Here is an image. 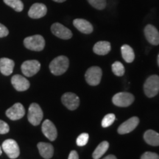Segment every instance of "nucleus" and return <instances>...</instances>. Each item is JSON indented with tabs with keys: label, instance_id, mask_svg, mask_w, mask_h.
I'll use <instances>...</instances> for the list:
<instances>
[{
	"label": "nucleus",
	"instance_id": "obj_36",
	"mask_svg": "<svg viewBox=\"0 0 159 159\" xmlns=\"http://www.w3.org/2000/svg\"><path fill=\"white\" fill-rule=\"evenodd\" d=\"M2 149H1V148H0V155H2Z\"/></svg>",
	"mask_w": 159,
	"mask_h": 159
},
{
	"label": "nucleus",
	"instance_id": "obj_30",
	"mask_svg": "<svg viewBox=\"0 0 159 159\" xmlns=\"http://www.w3.org/2000/svg\"><path fill=\"white\" fill-rule=\"evenodd\" d=\"M8 125L2 120H0V134H6L9 132Z\"/></svg>",
	"mask_w": 159,
	"mask_h": 159
},
{
	"label": "nucleus",
	"instance_id": "obj_7",
	"mask_svg": "<svg viewBox=\"0 0 159 159\" xmlns=\"http://www.w3.org/2000/svg\"><path fill=\"white\" fill-rule=\"evenodd\" d=\"M2 150L10 158L15 159L20 154L19 147L17 142L13 139H7L2 144Z\"/></svg>",
	"mask_w": 159,
	"mask_h": 159
},
{
	"label": "nucleus",
	"instance_id": "obj_31",
	"mask_svg": "<svg viewBox=\"0 0 159 159\" xmlns=\"http://www.w3.org/2000/svg\"><path fill=\"white\" fill-rule=\"evenodd\" d=\"M9 31L7 27L2 24H0V38H3L7 36L8 35Z\"/></svg>",
	"mask_w": 159,
	"mask_h": 159
},
{
	"label": "nucleus",
	"instance_id": "obj_26",
	"mask_svg": "<svg viewBox=\"0 0 159 159\" xmlns=\"http://www.w3.org/2000/svg\"><path fill=\"white\" fill-rule=\"evenodd\" d=\"M115 119H116V116L114 114H108L103 118L101 125L103 128H108L114 122Z\"/></svg>",
	"mask_w": 159,
	"mask_h": 159
},
{
	"label": "nucleus",
	"instance_id": "obj_27",
	"mask_svg": "<svg viewBox=\"0 0 159 159\" xmlns=\"http://www.w3.org/2000/svg\"><path fill=\"white\" fill-rule=\"evenodd\" d=\"M89 3L97 10H103L106 7V0H87Z\"/></svg>",
	"mask_w": 159,
	"mask_h": 159
},
{
	"label": "nucleus",
	"instance_id": "obj_14",
	"mask_svg": "<svg viewBox=\"0 0 159 159\" xmlns=\"http://www.w3.org/2000/svg\"><path fill=\"white\" fill-rule=\"evenodd\" d=\"M42 132L44 136L47 137L49 140L55 141L57 136V129L55 128V125L49 119H47L42 124Z\"/></svg>",
	"mask_w": 159,
	"mask_h": 159
},
{
	"label": "nucleus",
	"instance_id": "obj_22",
	"mask_svg": "<svg viewBox=\"0 0 159 159\" xmlns=\"http://www.w3.org/2000/svg\"><path fill=\"white\" fill-rule=\"evenodd\" d=\"M121 52L123 59L127 63H132L135 59V54L134 49H133L129 45L125 44L121 47Z\"/></svg>",
	"mask_w": 159,
	"mask_h": 159
},
{
	"label": "nucleus",
	"instance_id": "obj_18",
	"mask_svg": "<svg viewBox=\"0 0 159 159\" xmlns=\"http://www.w3.org/2000/svg\"><path fill=\"white\" fill-rule=\"evenodd\" d=\"M14 65V62L11 59L2 57L0 59V71L2 75L8 76L13 72Z\"/></svg>",
	"mask_w": 159,
	"mask_h": 159
},
{
	"label": "nucleus",
	"instance_id": "obj_32",
	"mask_svg": "<svg viewBox=\"0 0 159 159\" xmlns=\"http://www.w3.org/2000/svg\"><path fill=\"white\" fill-rule=\"evenodd\" d=\"M68 159H79V156L77 152L75 150H72L69 154Z\"/></svg>",
	"mask_w": 159,
	"mask_h": 159
},
{
	"label": "nucleus",
	"instance_id": "obj_25",
	"mask_svg": "<svg viewBox=\"0 0 159 159\" xmlns=\"http://www.w3.org/2000/svg\"><path fill=\"white\" fill-rule=\"evenodd\" d=\"M112 71L116 76L122 77L125 74V67L119 61H116L112 64Z\"/></svg>",
	"mask_w": 159,
	"mask_h": 159
},
{
	"label": "nucleus",
	"instance_id": "obj_24",
	"mask_svg": "<svg viewBox=\"0 0 159 159\" xmlns=\"http://www.w3.org/2000/svg\"><path fill=\"white\" fill-rule=\"evenodd\" d=\"M4 2L17 12L22 11L24 9V4L21 0H4Z\"/></svg>",
	"mask_w": 159,
	"mask_h": 159
},
{
	"label": "nucleus",
	"instance_id": "obj_20",
	"mask_svg": "<svg viewBox=\"0 0 159 159\" xmlns=\"http://www.w3.org/2000/svg\"><path fill=\"white\" fill-rule=\"evenodd\" d=\"M144 139L147 144L151 146H159V134L156 131L148 130L144 133Z\"/></svg>",
	"mask_w": 159,
	"mask_h": 159
},
{
	"label": "nucleus",
	"instance_id": "obj_8",
	"mask_svg": "<svg viewBox=\"0 0 159 159\" xmlns=\"http://www.w3.org/2000/svg\"><path fill=\"white\" fill-rule=\"evenodd\" d=\"M21 71L26 77H32L39 72L41 63L36 60L26 61L21 65Z\"/></svg>",
	"mask_w": 159,
	"mask_h": 159
},
{
	"label": "nucleus",
	"instance_id": "obj_4",
	"mask_svg": "<svg viewBox=\"0 0 159 159\" xmlns=\"http://www.w3.org/2000/svg\"><path fill=\"white\" fill-rule=\"evenodd\" d=\"M43 116V111L37 103H32L29 108L28 121L34 126H37L41 123Z\"/></svg>",
	"mask_w": 159,
	"mask_h": 159
},
{
	"label": "nucleus",
	"instance_id": "obj_29",
	"mask_svg": "<svg viewBox=\"0 0 159 159\" xmlns=\"http://www.w3.org/2000/svg\"><path fill=\"white\" fill-rule=\"evenodd\" d=\"M141 159H159V156L156 152H146L142 155Z\"/></svg>",
	"mask_w": 159,
	"mask_h": 159
},
{
	"label": "nucleus",
	"instance_id": "obj_6",
	"mask_svg": "<svg viewBox=\"0 0 159 159\" xmlns=\"http://www.w3.org/2000/svg\"><path fill=\"white\" fill-rule=\"evenodd\" d=\"M113 103L118 107H128L134 102V96L128 92H119L112 98Z\"/></svg>",
	"mask_w": 159,
	"mask_h": 159
},
{
	"label": "nucleus",
	"instance_id": "obj_13",
	"mask_svg": "<svg viewBox=\"0 0 159 159\" xmlns=\"http://www.w3.org/2000/svg\"><path fill=\"white\" fill-rule=\"evenodd\" d=\"M144 35L148 41L152 45L159 44V32L152 25H148L144 28Z\"/></svg>",
	"mask_w": 159,
	"mask_h": 159
},
{
	"label": "nucleus",
	"instance_id": "obj_16",
	"mask_svg": "<svg viewBox=\"0 0 159 159\" xmlns=\"http://www.w3.org/2000/svg\"><path fill=\"white\" fill-rule=\"evenodd\" d=\"M11 83L16 90L18 91H24L30 88V82L25 77L19 75H16L11 79Z\"/></svg>",
	"mask_w": 159,
	"mask_h": 159
},
{
	"label": "nucleus",
	"instance_id": "obj_12",
	"mask_svg": "<svg viewBox=\"0 0 159 159\" xmlns=\"http://www.w3.org/2000/svg\"><path fill=\"white\" fill-rule=\"evenodd\" d=\"M139 123V119L136 116L131 117L125 122H123L118 128V133L119 134H127L133 131L138 126Z\"/></svg>",
	"mask_w": 159,
	"mask_h": 159
},
{
	"label": "nucleus",
	"instance_id": "obj_17",
	"mask_svg": "<svg viewBox=\"0 0 159 159\" xmlns=\"http://www.w3.org/2000/svg\"><path fill=\"white\" fill-rule=\"evenodd\" d=\"M73 25L80 32L84 34H90L93 32V26L90 22L83 19H76L73 21Z\"/></svg>",
	"mask_w": 159,
	"mask_h": 159
},
{
	"label": "nucleus",
	"instance_id": "obj_10",
	"mask_svg": "<svg viewBox=\"0 0 159 159\" xmlns=\"http://www.w3.org/2000/svg\"><path fill=\"white\" fill-rule=\"evenodd\" d=\"M52 33L55 36L61 39H70L72 37V33L70 30L60 23H55L51 27Z\"/></svg>",
	"mask_w": 159,
	"mask_h": 159
},
{
	"label": "nucleus",
	"instance_id": "obj_21",
	"mask_svg": "<svg viewBox=\"0 0 159 159\" xmlns=\"http://www.w3.org/2000/svg\"><path fill=\"white\" fill-rule=\"evenodd\" d=\"M111 43L108 41H98L94 46V52L99 55H105L111 51Z\"/></svg>",
	"mask_w": 159,
	"mask_h": 159
},
{
	"label": "nucleus",
	"instance_id": "obj_2",
	"mask_svg": "<svg viewBox=\"0 0 159 159\" xmlns=\"http://www.w3.org/2000/svg\"><path fill=\"white\" fill-rule=\"evenodd\" d=\"M144 91L149 98L156 96L159 92V76L154 75L149 77L144 84Z\"/></svg>",
	"mask_w": 159,
	"mask_h": 159
},
{
	"label": "nucleus",
	"instance_id": "obj_15",
	"mask_svg": "<svg viewBox=\"0 0 159 159\" xmlns=\"http://www.w3.org/2000/svg\"><path fill=\"white\" fill-rule=\"evenodd\" d=\"M47 8L45 5L41 3H35L31 6L29 10L28 16L32 19H40L47 14Z\"/></svg>",
	"mask_w": 159,
	"mask_h": 159
},
{
	"label": "nucleus",
	"instance_id": "obj_35",
	"mask_svg": "<svg viewBox=\"0 0 159 159\" xmlns=\"http://www.w3.org/2000/svg\"><path fill=\"white\" fill-rule=\"evenodd\" d=\"M158 66H159V54H158Z\"/></svg>",
	"mask_w": 159,
	"mask_h": 159
},
{
	"label": "nucleus",
	"instance_id": "obj_34",
	"mask_svg": "<svg viewBox=\"0 0 159 159\" xmlns=\"http://www.w3.org/2000/svg\"><path fill=\"white\" fill-rule=\"evenodd\" d=\"M54 2H59V3H61V2H65L66 0H53Z\"/></svg>",
	"mask_w": 159,
	"mask_h": 159
},
{
	"label": "nucleus",
	"instance_id": "obj_33",
	"mask_svg": "<svg viewBox=\"0 0 159 159\" xmlns=\"http://www.w3.org/2000/svg\"><path fill=\"white\" fill-rule=\"evenodd\" d=\"M103 159H117L116 158V156H114V155H109V156L105 157Z\"/></svg>",
	"mask_w": 159,
	"mask_h": 159
},
{
	"label": "nucleus",
	"instance_id": "obj_3",
	"mask_svg": "<svg viewBox=\"0 0 159 159\" xmlns=\"http://www.w3.org/2000/svg\"><path fill=\"white\" fill-rule=\"evenodd\" d=\"M24 44L27 49L33 51H41L45 47L44 39L40 35L27 37L24 40Z\"/></svg>",
	"mask_w": 159,
	"mask_h": 159
},
{
	"label": "nucleus",
	"instance_id": "obj_9",
	"mask_svg": "<svg viewBox=\"0 0 159 159\" xmlns=\"http://www.w3.org/2000/svg\"><path fill=\"white\" fill-rule=\"evenodd\" d=\"M61 101H62L63 104L69 110L71 111H74L75 109H77L80 105L79 97L74 93H65L61 97Z\"/></svg>",
	"mask_w": 159,
	"mask_h": 159
},
{
	"label": "nucleus",
	"instance_id": "obj_23",
	"mask_svg": "<svg viewBox=\"0 0 159 159\" xmlns=\"http://www.w3.org/2000/svg\"><path fill=\"white\" fill-rule=\"evenodd\" d=\"M109 148V143L106 141L101 142L97 148L95 149L92 154V157L94 159H99L104 155Z\"/></svg>",
	"mask_w": 159,
	"mask_h": 159
},
{
	"label": "nucleus",
	"instance_id": "obj_5",
	"mask_svg": "<svg viewBox=\"0 0 159 159\" xmlns=\"http://www.w3.org/2000/svg\"><path fill=\"white\" fill-rule=\"evenodd\" d=\"M102 75V69L99 66H91L85 72V80L90 85H97L100 83Z\"/></svg>",
	"mask_w": 159,
	"mask_h": 159
},
{
	"label": "nucleus",
	"instance_id": "obj_11",
	"mask_svg": "<svg viewBox=\"0 0 159 159\" xmlns=\"http://www.w3.org/2000/svg\"><path fill=\"white\" fill-rule=\"evenodd\" d=\"M25 108L21 103H16L6 111V116L12 120H18L25 116Z\"/></svg>",
	"mask_w": 159,
	"mask_h": 159
},
{
	"label": "nucleus",
	"instance_id": "obj_1",
	"mask_svg": "<svg viewBox=\"0 0 159 159\" xmlns=\"http://www.w3.org/2000/svg\"><path fill=\"white\" fill-rule=\"evenodd\" d=\"M69 61L68 57L61 55L52 61L49 64V69L53 75L58 76V75H63L66 71L69 68Z\"/></svg>",
	"mask_w": 159,
	"mask_h": 159
},
{
	"label": "nucleus",
	"instance_id": "obj_28",
	"mask_svg": "<svg viewBox=\"0 0 159 159\" xmlns=\"http://www.w3.org/2000/svg\"><path fill=\"white\" fill-rule=\"evenodd\" d=\"M89 139V136L88 134H82L77 137V145L79 147H83L85 145H86L87 143H88Z\"/></svg>",
	"mask_w": 159,
	"mask_h": 159
},
{
	"label": "nucleus",
	"instance_id": "obj_19",
	"mask_svg": "<svg viewBox=\"0 0 159 159\" xmlns=\"http://www.w3.org/2000/svg\"><path fill=\"white\" fill-rule=\"evenodd\" d=\"M39 150V153L43 158H51L54 153V148L51 144L45 142H39L37 145Z\"/></svg>",
	"mask_w": 159,
	"mask_h": 159
}]
</instances>
